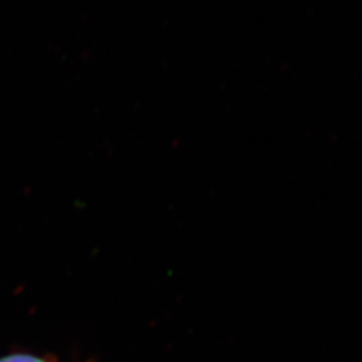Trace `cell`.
<instances>
[{"mask_svg":"<svg viewBox=\"0 0 362 362\" xmlns=\"http://www.w3.org/2000/svg\"><path fill=\"white\" fill-rule=\"evenodd\" d=\"M0 362H55L52 358L47 357H39L34 354H27V353H16V354H10L6 357H1Z\"/></svg>","mask_w":362,"mask_h":362,"instance_id":"1","label":"cell"}]
</instances>
